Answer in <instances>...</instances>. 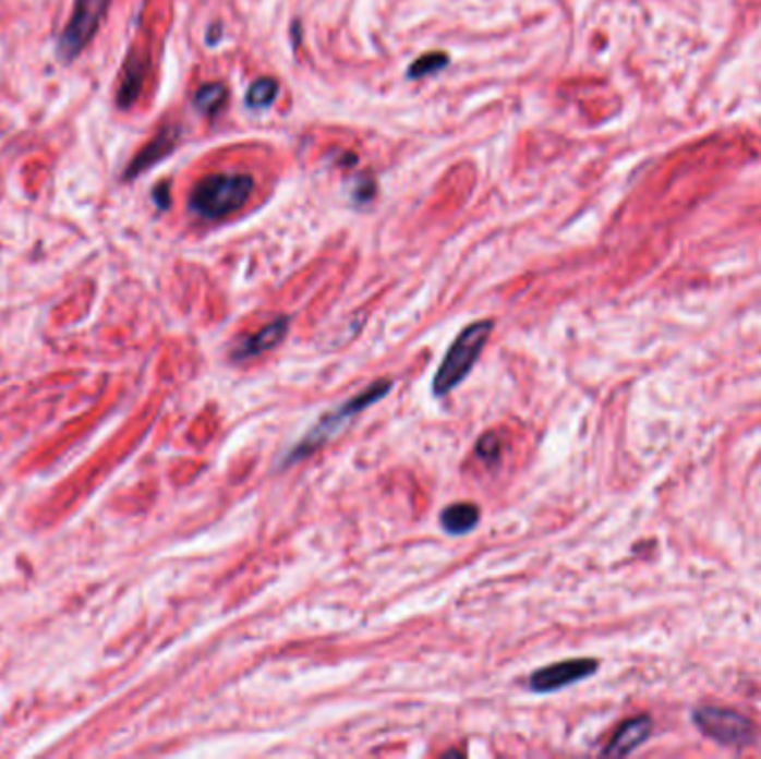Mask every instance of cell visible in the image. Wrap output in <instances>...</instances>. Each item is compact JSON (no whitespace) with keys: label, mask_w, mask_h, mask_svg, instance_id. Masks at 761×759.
I'll list each match as a JSON object with an SVG mask.
<instances>
[{"label":"cell","mask_w":761,"mask_h":759,"mask_svg":"<svg viewBox=\"0 0 761 759\" xmlns=\"http://www.w3.org/2000/svg\"><path fill=\"white\" fill-rule=\"evenodd\" d=\"M254 192L247 174H214L198 181L190 196V209L205 221H221L239 212Z\"/></svg>","instance_id":"6da1fadb"},{"label":"cell","mask_w":761,"mask_h":759,"mask_svg":"<svg viewBox=\"0 0 761 759\" xmlns=\"http://www.w3.org/2000/svg\"><path fill=\"white\" fill-rule=\"evenodd\" d=\"M495 323L481 318L474 321L459 333V337L455 339V344L450 346L446 359L442 361V368L437 370L432 378V395L434 397H446L450 395L463 378L472 372L474 363L479 361L483 346L487 344L493 335Z\"/></svg>","instance_id":"7a4b0ae2"},{"label":"cell","mask_w":761,"mask_h":759,"mask_svg":"<svg viewBox=\"0 0 761 759\" xmlns=\"http://www.w3.org/2000/svg\"><path fill=\"white\" fill-rule=\"evenodd\" d=\"M392 390V378H378L372 386H367L363 393H359L357 397L348 399L343 406H339L337 410L328 412L325 417L318 419V423L307 432V435L297 444V448H292V453L288 455L286 463H294L301 461L305 457H310L314 450H318L325 442H330L337 432H341L357 414H361L363 410H367L372 403H376L378 399H384L388 393Z\"/></svg>","instance_id":"3957f363"},{"label":"cell","mask_w":761,"mask_h":759,"mask_svg":"<svg viewBox=\"0 0 761 759\" xmlns=\"http://www.w3.org/2000/svg\"><path fill=\"white\" fill-rule=\"evenodd\" d=\"M110 3L112 0H76L72 16L57 45L59 57L65 63L76 61L83 49L92 43V38L100 29L107 10H110Z\"/></svg>","instance_id":"277c9868"},{"label":"cell","mask_w":761,"mask_h":759,"mask_svg":"<svg viewBox=\"0 0 761 759\" xmlns=\"http://www.w3.org/2000/svg\"><path fill=\"white\" fill-rule=\"evenodd\" d=\"M694 726L717 744L730 748H746L754 742V724L737 711L720 707H701L692 713Z\"/></svg>","instance_id":"5b68a950"},{"label":"cell","mask_w":761,"mask_h":759,"mask_svg":"<svg viewBox=\"0 0 761 759\" xmlns=\"http://www.w3.org/2000/svg\"><path fill=\"white\" fill-rule=\"evenodd\" d=\"M596 668H600V662L592 660V658H577V660L557 662V664L534 671L528 679V686L534 692H555V690H561L570 684H577V682L592 677L596 673Z\"/></svg>","instance_id":"8992f818"},{"label":"cell","mask_w":761,"mask_h":759,"mask_svg":"<svg viewBox=\"0 0 761 759\" xmlns=\"http://www.w3.org/2000/svg\"><path fill=\"white\" fill-rule=\"evenodd\" d=\"M181 138V130L179 125H166L162 128L132 160L123 174L125 181H134L136 177H141L143 172H147L149 168H154L156 162H160L166 156H170L177 149V143Z\"/></svg>","instance_id":"52a82bcc"},{"label":"cell","mask_w":761,"mask_h":759,"mask_svg":"<svg viewBox=\"0 0 761 759\" xmlns=\"http://www.w3.org/2000/svg\"><path fill=\"white\" fill-rule=\"evenodd\" d=\"M288 328H290V318L288 316H279L275 321H269L267 325H263V328L256 335L243 339L234 348L232 359L239 361V363H245V361H252V359L265 354L267 350H275L286 339Z\"/></svg>","instance_id":"ba28073f"},{"label":"cell","mask_w":761,"mask_h":759,"mask_svg":"<svg viewBox=\"0 0 761 759\" xmlns=\"http://www.w3.org/2000/svg\"><path fill=\"white\" fill-rule=\"evenodd\" d=\"M650 733H652V720L648 715L626 720L617 728V733L613 735L608 746L604 748V755H608V757L630 755L635 748H639L650 737Z\"/></svg>","instance_id":"9c48e42d"},{"label":"cell","mask_w":761,"mask_h":759,"mask_svg":"<svg viewBox=\"0 0 761 759\" xmlns=\"http://www.w3.org/2000/svg\"><path fill=\"white\" fill-rule=\"evenodd\" d=\"M145 74H147V61L138 53H130L123 72H121V83H119V92H117V105L121 110H130V107L138 100L143 83H145Z\"/></svg>","instance_id":"30bf717a"},{"label":"cell","mask_w":761,"mask_h":759,"mask_svg":"<svg viewBox=\"0 0 761 759\" xmlns=\"http://www.w3.org/2000/svg\"><path fill=\"white\" fill-rule=\"evenodd\" d=\"M479 519H481L479 506L470 502L452 504L442 513V526L448 534H468L479 523Z\"/></svg>","instance_id":"8fae6325"},{"label":"cell","mask_w":761,"mask_h":759,"mask_svg":"<svg viewBox=\"0 0 761 759\" xmlns=\"http://www.w3.org/2000/svg\"><path fill=\"white\" fill-rule=\"evenodd\" d=\"M226 100H228V89L221 83H207L194 94L196 110L207 115V117H214L216 112H221V107L226 105Z\"/></svg>","instance_id":"7c38bea8"},{"label":"cell","mask_w":761,"mask_h":759,"mask_svg":"<svg viewBox=\"0 0 761 759\" xmlns=\"http://www.w3.org/2000/svg\"><path fill=\"white\" fill-rule=\"evenodd\" d=\"M279 96V83L275 79H258L250 85L245 103L252 107V110H265L271 103L277 100Z\"/></svg>","instance_id":"4fadbf2b"},{"label":"cell","mask_w":761,"mask_h":759,"mask_svg":"<svg viewBox=\"0 0 761 759\" xmlns=\"http://www.w3.org/2000/svg\"><path fill=\"white\" fill-rule=\"evenodd\" d=\"M448 65V57L444 51H437V53H425V57H421L419 61H414L408 70V76L410 79H423L427 74H434V72H439Z\"/></svg>","instance_id":"5bb4252c"},{"label":"cell","mask_w":761,"mask_h":759,"mask_svg":"<svg viewBox=\"0 0 761 759\" xmlns=\"http://www.w3.org/2000/svg\"><path fill=\"white\" fill-rule=\"evenodd\" d=\"M499 453H502V444H499V439L495 435H483L481 442L476 444V455L483 461H497Z\"/></svg>","instance_id":"9a60e30c"},{"label":"cell","mask_w":761,"mask_h":759,"mask_svg":"<svg viewBox=\"0 0 761 759\" xmlns=\"http://www.w3.org/2000/svg\"><path fill=\"white\" fill-rule=\"evenodd\" d=\"M154 201L162 209L170 205V185L168 183H160L158 188H154Z\"/></svg>","instance_id":"2e32d148"}]
</instances>
